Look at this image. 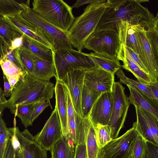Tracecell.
Listing matches in <instances>:
<instances>
[{"label":"cell","mask_w":158,"mask_h":158,"mask_svg":"<svg viewBox=\"0 0 158 158\" xmlns=\"http://www.w3.org/2000/svg\"><path fill=\"white\" fill-rule=\"evenodd\" d=\"M106 2V9L94 31L117 32L118 25L121 21L132 25L139 24L146 30L154 24L155 16L139 0H107Z\"/></svg>","instance_id":"obj_1"},{"label":"cell","mask_w":158,"mask_h":158,"mask_svg":"<svg viewBox=\"0 0 158 158\" xmlns=\"http://www.w3.org/2000/svg\"><path fill=\"white\" fill-rule=\"evenodd\" d=\"M54 85L50 81L36 78L27 75L15 85L12 94L7 100L6 107L11 112L18 106L30 104L52 98Z\"/></svg>","instance_id":"obj_2"},{"label":"cell","mask_w":158,"mask_h":158,"mask_svg":"<svg viewBox=\"0 0 158 158\" xmlns=\"http://www.w3.org/2000/svg\"><path fill=\"white\" fill-rule=\"evenodd\" d=\"M106 1L100 0L88 5L67 32L69 43L78 51L84 49L85 42L95 30L106 7Z\"/></svg>","instance_id":"obj_3"},{"label":"cell","mask_w":158,"mask_h":158,"mask_svg":"<svg viewBox=\"0 0 158 158\" xmlns=\"http://www.w3.org/2000/svg\"><path fill=\"white\" fill-rule=\"evenodd\" d=\"M32 10L58 29L67 33L75 18L71 6L62 0H34Z\"/></svg>","instance_id":"obj_4"},{"label":"cell","mask_w":158,"mask_h":158,"mask_svg":"<svg viewBox=\"0 0 158 158\" xmlns=\"http://www.w3.org/2000/svg\"><path fill=\"white\" fill-rule=\"evenodd\" d=\"M52 52L56 80L63 82L67 74L71 71L78 69L88 70L95 66L88 54L81 51L72 49Z\"/></svg>","instance_id":"obj_5"},{"label":"cell","mask_w":158,"mask_h":158,"mask_svg":"<svg viewBox=\"0 0 158 158\" xmlns=\"http://www.w3.org/2000/svg\"><path fill=\"white\" fill-rule=\"evenodd\" d=\"M22 17L40 28L53 47L52 51L73 49L67 36V33L58 29L42 18L29 6V0L21 3Z\"/></svg>","instance_id":"obj_6"},{"label":"cell","mask_w":158,"mask_h":158,"mask_svg":"<svg viewBox=\"0 0 158 158\" xmlns=\"http://www.w3.org/2000/svg\"><path fill=\"white\" fill-rule=\"evenodd\" d=\"M125 88L119 82H114L112 90L113 106L108 125L110 128L112 139L118 137L124 127L130 106L128 97L125 93Z\"/></svg>","instance_id":"obj_7"},{"label":"cell","mask_w":158,"mask_h":158,"mask_svg":"<svg viewBox=\"0 0 158 158\" xmlns=\"http://www.w3.org/2000/svg\"><path fill=\"white\" fill-rule=\"evenodd\" d=\"M120 44L118 32L111 30L94 31L85 42L83 49L117 58Z\"/></svg>","instance_id":"obj_8"},{"label":"cell","mask_w":158,"mask_h":158,"mask_svg":"<svg viewBox=\"0 0 158 158\" xmlns=\"http://www.w3.org/2000/svg\"><path fill=\"white\" fill-rule=\"evenodd\" d=\"M136 134L132 127L122 135L112 139L99 149L98 158H124L129 156L132 153Z\"/></svg>","instance_id":"obj_9"},{"label":"cell","mask_w":158,"mask_h":158,"mask_svg":"<svg viewBox=\"0 0 158 158\" xmlns=\"http://www.w3.org/2000/svg\"><path fill=\"white\" fill-rule=\"evenodd\" d=\"M139 49V56L146 68L152 83L158 82V62L154 56L146 34V29L139 24L132 25Z\"/></svg>","instance_id":"obj_10"},{"label":"cell","mask_w":158,"mask_h":158,"mask_svg":"<svg viewBox=\"0 0 158 158\" xmlns=\"http://www.w3.org/2000/svg\"><path fill=\"white\" fill-rule=\"evenodd\" d=\"M63 136L61 124L55 106L41 131L34 136V141L44 149L50 151Z\"/></svg>","instance_id":"obj_11"},{"label":"cell","mask_w":158,"mask_h":158,"mask_svg":"<svg viewBox=\"0 0 158 158\" xmlns=\"http://www.w3.org/2000/svg\"><path fill=\"white\" fill-rule=\"evenodd\" d=\"M135 107L137 120L133 127L146 141L158 145V118L143 109Z\"/></svg>","instance_id":"obj_12"},{"label":"cell","mask_w":158,"mask_h":158,"mask_svg":"<svg viewBox=\"0 0 158 158\" xmlns=\"http://www.w3.org/2000/svg\"><path fill=\"white\" fill-rule=\"evenodd\" d=\"M114 74L95 66L87 70L84 81V85L100 93L112 92L114 82Z\"/></svg>","instance_id":"obj_13"},{"label":"cell","mask_w":158,"mask_h":158,"mask_svg":"<svg viewBox=\"0 0 158 158\" xmlns=\"http://www.w3.org/2000/svg\"><path fill=\"white\" fill-rule=\"evenodd\" d=\"M113 102L112 92H105L101 94L89 114L94 126L108 125L112 113Z\"/></svg>","instance_id":"obj_14"},{"label":"cell","mask_w":158,"mask_h":158,"mask_svg":"<svg viewBox=\"0 0 158 158\" xmlns=\"http://www.w3.org/2000/svg\"><path fill=\"white\" fill-rule=\"evenodd\" d=\"M18 13L3 16L6 20L24 35L48 48L52 51L53 47L40 29L34 24L23 19Z\"/></svg>","instance_id":"obj_15"},{"label":"cell","mask_w":158,"mask_h":158,"mask_svg":"<svg viewBox=\"0 0 158 158\" xmlns=\"http://www.w3.org/2000/svg\"><path fill=\"white\" fill-rule=\"evenodd\" d=\"M87 70L78 69L66 74L62 82L67 88L75 112L81 116V98Z\"/></svg>","instance_id":"obj_16"},{"label":"cell","mask_w":158,"mask_h":158,"mask_svg":"<svg viewBox=\"0 0 158 158\" xmlns=\"http://www.w3.org/2000/svg\"><path fill=\"white\" fill-rule=\"evenodd\" d=\"M15 132L19 142L24 158H47V151L34 141V138L27 129L23 131L18 127Z\"/></svg>","instance_id":"obj_17"},{"label":"cell","mask_w":158,"mask_h":158,"mask_svg":"<svg viewBox=\"0 0 158 158\" xmlns=\"http://www.w3.org/2000/svg\"><path fill=\"white\" fill-rule=\"evenodd\" d=\"M120 44L117 58L119 60L122 61L123 64L122 67L131 73L139 82L145 85L152 83L148 74L131 60L124 45L120 43Z\"/></svg>","instance_id":"obj_18"},{"label":"cell","mask_w":158,"mask_h":158,"mask_svg":"<svg viewBox=\"0 0 158 158\" xmlns=\"http://www.w3.org/2000/svg\"><path fill=\"white\" fill-rule=\"evenodd\" d=\"M127 86L130 92L128 97L130 104L143 109L158 118V102L152 99L138 89Z\"/></svg>","instance_id":"obj_19"},{"label":"cell","mask_w":158,"mask_h":158,"mask_svg":"<svg viewBox=\"0 0 158 158\" xmlns=\"http://www.w3.org/2000/svg\"><path fill=\"white\" fill-rule=\"evenodd\" d=\"M56 106L61 124L63 136L67 138V110L65 87L63 82L56 80L55 87Z\"/></svg>","instance_id":"obj_20"},{"label":"cell","mask_w":158,"mask_h":158,"mask_svg":"<svg viewBox=\"0 0 158 158\" xmlns=\"http://www.w3.org/2000/svg\"><path fill=\"white\" fill-rule=\"evenodd\" d=\"M117 31L120 43L131 49L138 55L139 49L135 31L127 21H121L118 24Z\"/></svg>","instance_id":"obj_21"},{"label":"cell","mask_w":158,"mask_h":158,"mask_svg":"<svg viewBox=\"0 0 158 158\" xmlns=\"http://www.w3.org/2000/svg\"><path fill=\"white\" fill-rule=\"evenodd\" d=\"M33 56L34 69L33 73L29 75L44 81H49L53 77L56 78V71L53 62L43 60L33 55Z\"/></svg>","instance_id":"obj_22"},{"label":"cell","mask_w":158,"mask_h":158,"mask_svg":"<svg viewBox=\"0 0 158 158\" xmlns=\"http://www.w3.org/2000/svg\"><path fill=\"white\" fill-rule=\"evenodd\" d=\"M22 47L40 59L53 62L52 50L24 35H23Z\"/></svg>","instance_id":"obj_23"},{"label":"cell","mask_w":158,"mask_h":158,"mask_svg":"<svg viewBox=\"0 0 158 158\" xmlns=\"http://www.w3.org/2000/svg\"><path fill=\"white\" fill-rule=\"evenodd\" d=\"M75 148L72 140L63 136L51 148V158H74Z\"/></svg>","instance_id":"obj_24"},{"label":"cell","mask_w":158,"mask_h":158,"mask_svg":"<svg viewBox=\"0 0 158 158\" xmlns=\"http://www.w3.org/2000/svg\"><path fill=\"white\" fill-rule=\"evenodd\" d=\"M88 56L95 66L111 73L114 74L122 67L119 60L117 58L94 52L88 54Z\"/></svg>","instance_id":"obj_25"},{"label":"cell","mask_w":158,"mask_h":158,"mask_svg":"<svg viewBox=\"0 0 158 158\" xmlns=\"http://www.w3.org/2000/svg\"><path fill=\"white\" fill-rule=\"evenodd\" d=\"M67 110V138L72 140L74 144H77L76 125L75 111L69 90L64 85Z\"/></svg>","instance_id":"obj_26"},{"label":"cell","mask_w":158,"mask_h":158,"mask_svg":"<svg viewBox=\"0 0 158 158\" xmlns=\"http://www.w3.org/2000/svg\"><path fill=\"white\" fill-rule=\"evenodd\" d=\"M102 94L84 85L81 98V117L82 118L89 116L92 106Z\"/></svg>","instance_id":"obj_27"},{"label":"cell","mask_w":158,"mask_h":158,"mask_svg":"<svg viewBox=\"0 0 158 158\" xmlns=\"http://www.w3.org/2000/svg\"><path fill=\"white\" fill-rule=\"evenodd\" d=\"M23 35L20 31L10 23L4 17L0 16V37L3 40L4 45L10 48L12 40Z\"/></svg>","instance_id":"obj_28"},{"label":"cell","mask_w":158,"mask_h":158,"mask_svg":"<svg viewBox=\"0 0 158 158\" xmlns=\"http://www.w3.org/2000/svg\"><path fill=\"white\" fill-rule=\"evenodd\" d=\"M85 145L87 158H98L99 149L97 144L94 127L91 121L86 134Z\"/></svg>","instance_id":"obj_29"},{"label":"cell","mask_w":158,"mask_h":158,"mask_svg":"<svg viewBox=\"0 0 158 158\" xmlns=\"http://www.w3.org/2000/svg\"><path fill=\"white\" fill-rule=\"evenodd\" d=\"M116 73L118 78L119 79V82L121 84H124L127 85H129L135 87L141 91L152 99L158 102V100L155 98L145 85L127 77L121 69L118 70Z\"/></svg>","instance_id":"obj_30"},{"label":"cell","mask_w":158,"mask_h":158,"mask_svg":"<svg viewBox=\"0 0 158 158\" xmlns=\"http://www.w3.org/2000/svg\"><path fill=\"white\" fill-rule=\"evenodd\" d=\"M145 33L155 58L158 62V12L155 17L153 25L146 30Z\"/></svg>","instance_id":"obj_31"},{"label":"cell","mask_w":158,"mask_h":158,"mask_svg":"<svg viewBox=\"0 0 158 158\" xmlns=\"http://www.w3.org/2000/svg\"><path fill=\"white\" fill-rule=\"evenodd\" d=\"M34 104L18 106L11 112L20 119L22 123L26 128L32 125L31 116Z\"/></svg>","instance_id":"obj_32"},{"label":"cell","mask_w":158,"mask_h":158,"mask_svg":"<svg viewBox=\"0 0 158 158\" xmlns=\"http://www.w3.org/2000/svg\"><path fill=\"white\" fill-rule=\"evenodd\" d=\"M15 50L17 57L27 74H31L34 69L33 55L22 46Z\"/></svg>","instance_id":"obj_33"},{"label":"cell","mask_w":158,"mask_h":158,"mask_svg":"<svg viewBox=\"0 0 158 158\" xmlns=\"http://www.w3.org/2000/svg\"><path fill=\"white\" fill-rule=\"evenodd\" d=\"M0 65L6 76L17 77L22 80L27 75L16 65L4 58L0 60Z\"/></svg>","instance_id":"obj_34"},{"label":"cell","mask_w":158,"mask_h":158,"mask_svg":"<svg viewBox=\"0 0 158 158\" xmlns=\"http://www.w3.org/2000/svg\"><path fill=\"white\" fill-rule=\"evenodd\" d=\"M94 127L97 144L100 149L112 139L110 128L108 125H98Z\"/></svg>","instance_id":"obj_35"},{"label":"cell","mask_w":158,"mask_h":158,"mask_svg":"<svg viewBox=\"0 0 158 158\" xmlns=\"http://www.w3.org/2000/svg\"><path fill=\"white\" fill-rule=\"evenodd\" d=\"M23 10L21 3L14 0H0V16L21 12Z\"/></svg>","instance_id":"obj_36"},{"label":"cell","mask_w":158,"mask_h":158,"mask_svg":"<svg viewBox=\"0 0 158 158\" xmlns=\"http://www.w3.org/2000/svg\"><path fill=\"white\" fill-rule=\"evenodd\" d=\"M11 131L8 128L2 118L0 120V158H3L7 143L10 137Z\"/></svg>","instance_id":"obj_37"},{"label":"cell","mask_w":158,"mask_h":158,"mask_svg":"<svg viewBox=\"0 0 158 158\" xmlns=\"http://www.w3.org/2000/svg\"><path fill=\"white\" fill-rule=\"evenodd\" d=\"M146 149V140L137 132L132 149L134 158H144Z\"/></svg>","instance_id":"obj_38"},{"label":"cell","mask_w":158,"mask_h":158,"mask_svg":"<svg viewBox=\"0 0 158 158\" xmlns=\"http://www.w3.org/2000/svg\"><path fill=\"white\" fill-rule=\"evenodd\" d=\"M3 50L4 54V58L10 61L18 67L21 69L26 75L27 74L17 57L15 50H12L7 46L3 45Z\"/></svg>","instance_id":"obj_39"},{"label":"cell","mask_w":158,"mask_h":158,"mask_svg":"<svg viewBox=\"0 0 158 158\" xmlns=\"http://www.w3.org/2000/svg\"><path fill=\"white\" fill-rule=\"evenodd\" d=\"M48 106H50L52 109L50 99L34 103L31 116L32 123H33L42 112Z\"/></svg>","instance_id":"obj_40"},{"label":"cell","mask_w":158,"mask_h":158,"mask_svg":"<svg viewBox=\"0 0 158 158\" xmlns=\"http://www.w3.org/2000/svg\"><path fill=\"white\" fill-rule=\"evenodd\" d=\"M146 142L144 158H158V145L148 141Z\"/></svg>","instance_id":"obj_41"},{"label":"cell","mask_w":158,"mask_h":158,"mask_svg":"<svg viewBox=\"0 0 158 158\" xmlns=\"http://www.w3.org/2000/svg\"><path fill=\"white\" fill-rule=\"evenodd\" d=\"M122 44L124 45V47L127 51L131 60L143 71L148 74L146 68L139 58V55L135 53L130 48L127 47L126 45L123 44Z\"/></svg>","instance_id":"obj_42"},{"label":"cell","mask_w":158,"mask_h":158,"mask_svg":"<svg viewBox=\"0 0 158 158\" xmlns=\"http://www.w3.org/2000/svg\"><path fill=\"white\" fill-rule=\"evenodd\" d=\"M74 158H87L85 143L75 145Z\"/></svg>","instance_id":"obj_43"},{"label":"cell","mask_w":158,"mask_h":158,"mask_svg":"<svg viewBox=\"0 0 158 158\" xmlns=\"http://www.w3.org/2000/svg\"><path fill=\"white\" fill-rule=\"evenodd\" d=\"M11 131L10 139L13 148L15 151L20 152L22 151L21 145L18 139L15 134L14 127L10 128Z\"/></svg>","instance_id":"obj_44"},{"label":"cell","mask_w":158,"mask_h":158,"mask_svg":"<svg viewBox=\"0 0 158 158\" xmlns=\"http://www.w3.org/2000/svg\"><path fill=\"white\" fill-rule=\"evenodd\" d=\"M5 97L3 91L0 87V120L2 118L4 110L6 108L7 100Z\"/></svg>","instance_id":"obj_45"},{"label":"cell","mask_w":158,"mask_h":158,"mask_svg":"<svg viewBox=\"0 0 158 158\" xmlns=\"http://www.w3.org/2000/svg\"><path fill=\"white\" fill-rule=\"evenodd\" d=\"M3 78L4 82V90L3 91L5 97H10L13 89L11 86L8 79L5 75L3 74Z\"/></svg>","instance_id":"obj_46"},{"label":"cell","mask_w":158,"mask_h":158,"mask_svg":"<svg viewBox=\"0 0 158 158\" xmlns=\"http://www.w3.org/2000/svg\"><path fill=\"white\" fill-rule=\"evenodd\" d=\"M15 153V151L12 146L10 137L7 143L3 158H14Z\"/></svg>","instance_id":"obj_47"},{"label":"cell","mask_w":158,"mask_h":158,"mask_svg":"<svg viewBox=\"0 0 158 158\" xmlns=\"http://www.w3.org/2000/svg\"><path fill=\"white\" fill-rule=\"evenodd\" d=\"M100 0H77L72 6L73 8H78L81 6L87 4H92L99 1Z\"/></svg>","instance_id":"obj_48"},{"label":"cell","mask_w":158,"mask_h":158,"mask_svg":"<svg viewBox=\"0 0 158 158\" xmlns=\"http://www.w3.org/2000/svg\"><path fill=\"white\" fill-rule=\"evenodd\" d=\"M23 35L17 38L12 40L10 47L9 48L12 50L19 48L23 45Z\"/></svg>","instance_id":"obj_49"},{"label":"cell","mask_w":158,"mask_h":158,"mask_svg":"<svg viewBox=\"0 0 158 158\" xmlns=\"http://www.w3.org/2000/svg\"><path fill=\"white\" fill-rule=\"evenodd\" d=\"M146 85L155 98L158 100V82L152 83Z\"/></svg>","instance_id":"obj_50"},{"label":"cell","mask_w":158,"mask_h":158,"mask_svg":"<svg viewBox=\"0 0 158 158\" xmlns=\"http://www.w3.org/2000/svg\"><path fill=\"white\" fill-rule=\"evenodd\" d=\"M11 86L14 89L17 82L20 80L19 78L17 77L6 76Z\"/></svg>","instance_id":"obj_51"},{"label":"cell","mask_w":158,"mask_h":158,"mask_svg":"<svg viewBox=\"0 0 158 158\" xmlns=\"http://www.w3.org/2000/svg\"><path fill=\"white\" fill-rule=\"evenodd\" d=\"M3 44L4 41L0 37V60L4 57V54L3 50Z\"/></svg>","instance_id":"obj_52"},{"label":"cell","mask_w":158,"mask_h":158,"mask_svg":"<svg viewBox=\"0 0 158 158\" xmlns=\"http://www.w3.org/2000/svg\"><path fill=\"white\" fill-rule=\"evenodd\" d=\"M14 158H24L22 151L20 152L15 151Z\"/></svg>","instance_id":"obj_53"},{"label":"cell","mask_w":158,"mask_h":158,"mask_svg":"<svg viewBox=\"0 0 158 158\" xmlns=\"http://www.w3.org/2000/svg\"><path fill=\"white\" fill-rule=\"evenodd\" d=\"M128 158H134L132 153Z\"/></svg>","instance_id":"obj_54"},{"label":"cell","mask_w":158,"mask_h":158,"mask_svg":"<svg viewBox=\"0 0 158 158\" xmlns=\"http://www.w3.org/2000/svg\"><path fill=\"white\" fill-rule=\"evenodd\" d=\"M130 156H127V157H125V158H128V157H129Z\"/></svg>","instance_id":"obj_55"}]
</instances>
